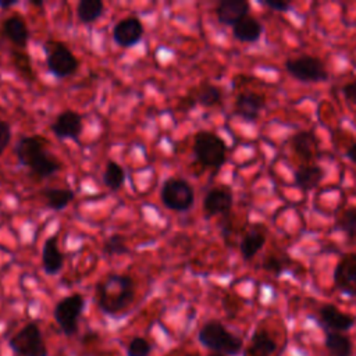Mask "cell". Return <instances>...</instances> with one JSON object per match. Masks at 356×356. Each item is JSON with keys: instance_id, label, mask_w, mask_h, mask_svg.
<instances>
[{"instance_id": "40", "label": "cell", "mask_w": 356, "mask_h": 356, "mask_svg": "<svg viewBox=\"0 0 356 356\" xmlns=\"http://www.w3.org/2000/svg\"><path fill=\"white\" fill-rule=\"evenodd\" d=\"M186 356H199V353H189V355H186Z\"/></svg>"}, {"instance_id": "26", "label": "cell", "mask_w": 356, "mask_h": 356, "mask_svg": "<svg viewBox=\"0 0 356 356\" xmlns=\"http://www.w3.org/2000/svg\"><path fill=\"white\" fill-rule=\"evenodd\" d=\"M104 13V4L100 0H81L76 6V15L82 24L97 21Z\"/></svg>"}, {"instance_id": "13", "label": "cell", "mask_w": 356, "mask_h": 356, "mask_svg": "<svg viewBox=\"0 0 356 356\" xmlns=\"http://www.w3.org/2000/svg\"><path fill=\"white\" fill-rule=\"evenodd\" d=\"M234 204V196L229 186H214L203 199V211L206 217L229 213Z\"/></svg>"}, {"instance_id": "30", "label": "cell", "mask_w": 356, "mask_h": 356, "mask_svg": "<svg viewBox=\"0 0 356 356\" xmlns=\"http://www.w3.org/2000/svg\"><path fill=\"white\" fill-rule=\"evenodd\" d=\"M152 345L143 337H134L127 346V356H150Z\"/></svg>"}, {"instance_id": "34", "label": "cell", "mask_w": 356, "mask_h": 356, "mask_svg": "<svg viewBox=\"0 0 356 356\" xmlns=\"http://www.w3.org/2000/svg\"><path fill=\"white\" fill-rule=\"evenodd\" d=\"M263 267L271 273H274L275 275H280L284 270V263L278 259V257H268L264 260Z\"/></svg>"}, {"instance_id": "17", "label": "cell", "mask_w": 356, "mask_h": 356, "mask_svg": "<svg viewBox=\"0 0 356 356\" xmlns=\"http://www.w3.org/2000/svg\"><path fill=\"white\" fill-rule=\"evenodd\" d=\"M42 266L46 274L56 275L63 270L64 253L58 248V238L56 235L47 236L42 249Z\"/></svg>"}, {"instance_id": "7", "label": "cell", "mask_w": 356, "mask_h": 356, "mask_svg": "<svg viewBox=\"0 0 356 356\" xmlns=\"http://www.w3.org/2000/svg\"><path fill=\"white\" fill-rule=\"evenodd\" d=\"M85 309V298L71 293L60 299L54 307V320L64 335L72 337L78 331V320Z\"/></svg>"}, {"instance_id": "20", "label": "cell", "mask_w": 356, "mask_h": 356, "mask_svg": "<svg viewBox=\"0 0 356 356\" xmlns=\"http://www.w3.org/2000/svg\"><path fill=\"white\" fill-rule=\"evenodd\" d=\"M277 349L275 341L264 330L253 332L250 345L245 350V356H270Z\"/></svg>"}, {"instance_id": "35", "label": "cell", "mask_w": 356, "mask_h": 356, "mask_svg": "<svg viewBox=\"0 0 356 356\" xmlns=\"http://www.w3.org/2000/svg\"><path fill=\"white\" fill-rule=\"evenodd\" d=\"M261 6L264 7H268L274 11H281V13H285L291 8V4L286 3V1H281V0H261L260 1Z\"/></svg>"}, {"instance_id": "37", "label": "cell", "mask_w": 356, "mask_h": 356, "mask_svg": "<svg viewBox=\"0 0 356 356\" xmlns=\"http://www.w3.org/2000/svg\"><path fill=\"white\" fill-rule=\"evenodd\" d=\"M346 157H348L352 163L356 164V142L352 143V145L349 146V149L346 150Z\"/></svg>"}, {"instance_id": "18", "label": "cell", "mask_w": 356, "mask_h": 356, "mask_svg": "<svg viewBox=\"0 0 356 356\" xmlns=\"http://www.w3.org/2000/svg\"><path fill=\"white\" fill-rule=\"evenodd\" d=\"M3 35L17 47L24 49L29 40V29L19 14L7 17L3 22Z\"/></svg>"}, {"instance_id": "6", "label": "cell", "mask_w": 356, "mask_h": 356, "mask_svg": "<svg viewBox=\"0 0 356 356\" xmlns=\"http://www.w3.org/2000/svg\"><path fill=\"white\" fill-rule=\"evenodd\" d=\"M161 203L174 211H186L193 206L195 192L189 182L182 178H168L160 191Z\"/></svg>"}, {"instance_id": "9", "label": "cell", "mask_w": 356, "mask_h": 356, "mask_svg": "<svg viewBox=\"0 0 356 356\" xmlns=\"http://www.w3.org/2000/svg\"><path fill=\"white\" fill-rule=\"evenodd\" d=\"M285 70L295 79L305 83L324 82L328 79V72L324 63L313 56H300L285 61Z\"/></svg>"}, {"instance_id": "19", "label": "cell", "mask_w": 356, "mask_h": 356, "mask_svg": "<svg viewBox=\"0 0 356 356\" xmlns=\"http://www.w3.org/2000/svg\"><path fill=\"white\" fill-rule=\"evenodd\" d=\"M263 29V24L257 18L246 15L232 26V36L242 43H254L260 39Z\"/></svg>"}, {"instance_id": "21", "label": "cell", "mask_w": 356, "mask_h": 356, "mask_svg": "<svg viewBox=\"0 0 356 356\" xmlns=\"http://www.w3.org/2000/svg\"><path fill=\"white\" fill-rule=\"evenodd\" d=\"M323 175L324 172L318 165H302L295 171L293 179L298 188L307 192L314 189L321 182Z\"/></svg>"}, {"instance_id": "14", "label": "cell", "mask_w": 356, "mask_h": 356, "mask_svg": "<svg viewBox=\"0 0 356 356\" xmlns=\"http://www.w3.org/2000/svg\"><path fill=\"white\" fill-rule=\"evenodd\" d=\"M264 107L266 99L263 95L254 92H242L236 96L234 104V114L248 122H253L259 118Z\"/></svg>"}, {"instance_id": "16", "label": "cell", "mask_w": 356, "mask_h": 356, "mask_svg": "<svg viewBox=\"0 0 356 356\" xmlns=\"http://www.w3.org/2000/svg\"><path fill=\"white\" fill-rule=\"evenodd\" d=\"M250 3L246 0H221L216 7V15L220 24L234 26L242 18L249 15Z\"/></svg>"}, {"instance_id": "3", "label": "cell", "mask_w": 356, "mask_h": 356, "mask_svg": "<svg viewBox=\"0 0 356 356\" xmlns=\"http://www.w3.org/2000/svg\"><path fill=\"white\" fill-rule=\"evenodd\" d=\"M197 338L204 348L221 355L236 356L243 348L242 339L228 331L225 325L217 320H210L204 323L199 330Z\"/></svg>"}, {"instance_id": "1", "label": "cell", "mask_w": 356, "mask_h": 356, "mask_svg": "<svg viewBox=\"0 0 356 356\" xmlns=\"http://www.w3.org/2000/svg\"><path fill=\"white\" fill-rule=\"evenodd\" d=\"M95 298L99 309L107 316L125 312L135 299V282L128 274H108L97 282Z\"/></svg>"}, {"instance_id": "23", "label": "cell", "mask_w": 356, "mask_h": 356, "mask_svg": "<svg viewBox=\"0 0 356 356\" xmlns=\"http://www.w3.org/2000/svg\"><path fill=\"white\" fill-rule=\"evenodd\" d=\"M324 345L332 356H350L353 352L352 341L343 332L327 331Z\"/></svg>"}, {"instance_id": "11", "label": "cell", "mask_w": 356, "mask_h": 356, "mask_svg": "<svg viewBox=\"0 0 356 356\" xmlns=\"http://www.w3.org/2000/svg\"><path fill=\"white\" fill-rule=\"evenodd\" d=\"M143 24L136 17H125L113 28V39L121 47H132L143 36Z\"/></svg>"}, {"instance_id": "29", "label": "cell", "mask_w": 356, "mask_h": 356, "mask_svg": "<svg viewBox=\"0 0 356 356\" xmlns=\"http://www.w3.org/2000/svg\"><path fill=\"white\" fill-rule=\"evenodd\" d=\"M129 252L127 241L122 235L114 234L108 236L103 243V253L104 256H120Z\"/></svg>"}, {"instance_id": "5", "label": "cell", "mask_w": 356, "mask_h": 356, "mask_svg": "<svg viewBox=\"0 0 356 356\" xmlns=\"http://www.w3.org/2000/svg\"><path fill=\"white\" fill-rule=\"evenodd\" d=\"M8 345L18 356H49L47 346L36 323L25 324L8 339Z\"/></svg>"}, {"instance_id": "32", "label": "cell", "mask_w": 356, "mask_h": 356, "mask_svg": "<svg viewBox=\"0 0 356 356\" xmlns=\"http://www.w3.org/2000/svg\"><path fill=\"white\" fill-rule=\"evenodd\" d=\"M339 228L349 236H356V207H349L343 211L339 220Z\"/></svg>"}, {"instance_id": "33", "label": "cell", "mask_w": 356, "mask_h": 356, "mask_svg": "<svg viewBox=\"0 0 356 356\" xmlns=\"http://www.w3.org/2000/svg\"><path fill=\"white\" fill-rule=\"evenodd\" d=\"M11 140V127L7 121L0 120V156L7 149Z\"/></svg>"}, {"instance_id": "15", "label": "cell", "mask_w": 356, "mask_h": 356, "mask_svg": "<svg viewBox=\"0 0 356 356\" xmlns=\"http://www.w3.org/2000/svg\"><path fill=\"white\" fill-rule=\"evenodd\" d=\"M51 131L58 139H78L82 132V115L74 110L60 113L51 124Z\"/></svg>"}, {"instance_id": "24", "label": "cell", "mask_w": 356, "mask_h": 356, "mask_svg": "<svg viewBox=\"0 0 356 356\" xmlns=\"http://www.w3.org/2000/svg\"><path fill=\"white\" fill-rule=\"evenodd\" d=\"M74 192L65 188H46L43 191V197L47 207L56 211H61L68 207L70 203L74 200Z\"/></svg>"}, {"instance_id": "22", "label": "cell", "mask_w": 356, "mask_h": 356, "mask_svg": "<svg viewBox=\"0 0 356 356\" xmlns=\"http://www.w3.org/2000/svg\"><path fill=\"white\" fill-rule=\"evenodd\" d=\"M291 145L299 156L309 160L317 150V138L312 131H300L291 138Z\"/></svg>"}, {"instance_id": "4", "label": "cell", "mask_w": 356, "mask_h": 356, "mask_svg": "<svg viewBox=\"0 0 356 356\" xmlns=\"http://www.w3.org/2000/svg\"><path fill=\"white\" fill-rule=\"evenodd\" d=\"M193 154L202 165L218 170L227 160V145L217 134L199 131L193 138Z\"/></svg>"}, {"instance_id": "31", "label": "cell", "mask_w": 356, "mask_h": 356, "mask_svg": "<svg viewBox=\"0 0 356 356\" xmlns=\"http://www.w3.org/2000/svg\"><path fill=\"white\" fill-rule=\"evenodd\" d=\"M11 56H13V61H14V65L15 68L25 76V78H29V79H33L35 74H33V70H32V65H31V60L28 57L26 53L24 51H11Z\"/></svg>"}, {"instance_id": "36", "label": "cell", "mask_w": 356, "mask_h": 356, "mask_svg": "<svg viewBox=\"0 0 356 356\" xmlns=\"http://www.w3.org/2000/svg\"><path fill=\"white\" fill-rule=\"evenodd\" d=\"M342 95H343V97H345L349 103L356 104V81H352V82L343 85V88H342Z\"/></svg>"}, {"instance_id": "28", "label": "cell", "mask_w": 356, "mask_h": 356, "mask_svg": "<svg viewBox=\"0 0 356 356\" xmlns=\"http://www.w3.org/2000/svg\"><path fill=\"white\" fill-rule=\"evenodd\" d=\"M103 182L110 191H118L125 182V171L117 161H107L103 171Z\"/></svg>"}, {"instance_id": "25", "label": "cell", "mask_w": 356, "mask_h": 356, "mask_svg": "<svg viewBox=\"0 0 356 356\" xmlns=\"http://www.w3.org/2000/svg\"><path fill=\"white\" fill-rule=\"evenodd\" d=\"M266 243V235L257 229L249 231L241 241L239 250L243 257V260H252L264 246Z\"/></svg>"}, {"instance_id": "10", "label": "cell", "mask_w": 356, "mask_h": 356, "mask_svg": "<svg viewBox=\"0 0 356 356\" xmlns=\"http://www.w3.org/2000/svg\"><path fill=\"white\" fill-rule=\"evenodd\" d=\"M334 284L345 295L356 296V253L343 256L334 270Z\"/></svg>"}, {"instance_id": "27", "label": "cell", "mask_w": 356, "mask_h": 356, "mask_svg": "<svg viewBox=\"0 0 356 356\" xmlns=\"http://www.w3.org/2000/svg\"><path fill=\"white\" fill-rule=\"evenodd\" d=\"M193 99H195L196 104H200L204 107H214L221 103L222 92L216 85L204 83L196 90V95L193 96Z\"/></svg>"}, {"instance_id": "38", "label": "cell", "mask_w": 356, "mask_h": 356, "mask_svg": "<svg viewBox=\"0 0 356 356\" xmlns=\"http://www.w3.org/2000/svg\"><path fill=\"white\" fill-rule=\"evenodd\" d=\"M17 3H18V0H0V8L7 10V8L15 6Z\"/></svg>"}, {"instance_id": "2", "label": "cell", "mask_w": 356, "mask_h": 356, "mask_svg": "<svg viewBox=\"0 0 356 356\" xmlns=\"http://www.w3.org/2000/svg\"><path fill=\"white\" fill-rule=\"evenodd\" d=\"M49 145L42 135L22 136L15 146V156L38 178H47L63 168V163L49 152Z\"/></svg>"}, {"instance_id": "12", "label": "cell", "mask_w": 356, "mask_h": 356, "mask_svg": "<svg viewBox=\"0 0 356 356\" xmlns=\"http://www.w3.org/2000/svg\"><path fill=\"white\" fill-rule=\"evenodd\" d=\"M318 323L327 331L345 332L356 323L355 317L341 312L335 305H324L318 309Z\"/></svg>"}, {"instance_id": "39", "label": "cell", "mask_w": 356, "mask_h": 356, "mask_svg": "<svg viewBox=\"0 0 356 356\" xmlns=\"http://www.w3.org/2000/svg\"><path fill=\"white\" fill-rule=\"evenodd\" d=\"M209 356H225V355H221V353H216V352H213V353H210Z\"/></svg>"}, {"instance_id": "8", "label": "cell", "mask_w": 356, "mask_h": 356, "mask_svg": "<svg viewBox=\"0 0 356 356\" xmlns=\"http://www.w3.org/2000/svg\"><path fill=\"white\" fill-rule=\"evenodd\" d=\"M46 64L49 71L57 78H65L78 70V58L74 56L71 49L58 40H50L44 46Z\"/></svg>"}]
</instances>
